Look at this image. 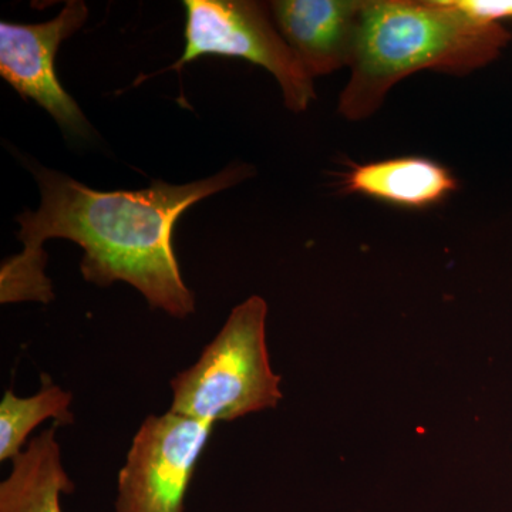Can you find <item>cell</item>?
Listing matches in <instances>:
<instances>
[{"instance_id":"cell-1","label":"cell","mask_w":512,"mask_h":512,"mask_svg":"<svg viewBox=\"0 0 512 512\" xmlns=\"http://www.w3.org/2000/svg\"><path fill=\"white\" fill-rule=\"evenodd\" d=\"M254 174L247 164H231L221 173L174 185L154 180L138 191H99L67 174L37 167L40 207L19 215L23 251L0 268V302L55 299L45 274L47 239L63 238L84 249V279L100 286L127 282L143 293L153 309L174 318L195 311L194 295L184 284L173 247V231L191 205L234 187Z\"/></svg>"},{"instance_id":"cell-2","label":"cell","mask_w":512,"mask_h":512,"mask_svg":"<svg viewBox=\"0 0 512 512\" xmlns=\"http://www.w3.org/2000/svg\"><path fill=\"white\" fill-rule=\"evenodd\" d=\"M511 39L501 23L454 0H366L339 114L369 119L406 77L423 70L464 76L497 60Z\"/></svg>"},{"instance_id":"cell-3","label":"cell","mask_w":512,"mask_h":512,"mask_svg":"<svg viewBox=\"0 0 512 512\" xmlns=\"http://www.w3.org/2000/svg\"><path fill=\"white\" fill-rule=\"evenodd\" d=\"M266 316L261 296L235 306L197 363L171 380L170 412L215 424L278 406L281 376L269 363Z\"/></svg>"},{"instance_id":"cell-4","label":"cell","mask_w":512,"mask_h":512,"mask_svg":"<svg viewBox=\"0 0 512 512\" xmlns=\"http://www.w3.org/2000/svg\"><path fill=\"white\" fill-rule=\"evenodd\" d=\"M184 8V52L165 72H180L202 56L241 57L275 77L289 110L305 111L316 99L313 77L275 28L269 5L249 0H185Z\"/></svg>"},{"instance_id":"cell-5","label":"cell","mask_w":512,"mask_h":512,"mask_svg":"<svg viewBox=\"0 0 512 512\" xmlns=\"http://www.w3.org/2000/svg\"><path fill=\"white\" fill-rule=\"evenodd\" d=\"M214 424L168 412L141 424L119 473L116 512H184Z\"/></svg>"},{"instance_id":"cell-6","label":"cell","mask_w":512,"mask_h":512,"mask_svg":"<svg viewBox=\"0 0 512 512\" xmlns=\"http://www.w3.org/2000/svg\"><path fill=\"white\" fill-rule=\"evenodd\" d=\"M87 18L86 3L69 0L49 22L0 23V76L20 96L35 100L73 138H89L93 130L79 104L57 79L55 59L63 40L82 29Z\"/></svg>"},{"instance_id":"cell-7","label":"cell","mask_w":512,"mask_h":512,"mask_svg":"<svg viewBox=\"0 0 512 512\" xmlns=\"http://www.w3.org/2000/svg\"><path fill=\"white\" fill-rule=\"evenodd\" d=\"M366 0H276L275 25L313 79L349 66Z\"/></svg>"},{"instance_id":"cell-8","label":"cell","mask_w":512,"mask_h":512,"mask_svg":"<svg viewBox=\"0 0 512 512\" xmlns=\"http://www.w3.org/2000/svg\"><path fill=\"white\" fill-rule=\"evenodd\" d=\"M457 188V178L447 167L420 156L353 164L340 183L346 194L365 195L410 210L440 204Z\"/></svg>"},{"instance_id":"cell-9","label":"cell","mask_w":512,"mask_h":512,"mask_svg":"<svg viewBox=\"0 0 512 512\" xmlns=\"http://www.w3.org/2000/svg\"><path fill=\"white\" fill-rule=\"evenodd\" d=\"M56 426L13 460L12 473L0 484V512H63L60 495L72 494L74 484L63 467Z\"/></svg>"},{"instance_id":"cell-10","label":"cell","mask_w":512,"mask_h":512,"mask_svg":"<svg viewBox=\"0 0 512 512\" xmlns=\"http://www.w3.org/2000/svg\"><path fill=\"white\" fill-rule=\"evenodd\" d=\"M72 393L47 382L35 396L18 397L12 390L0 402V461L15 460L29 434L47 419L72 424Z\"/></svg>"}]
</instances>
